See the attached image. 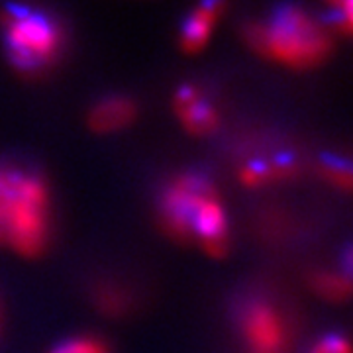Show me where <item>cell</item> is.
Segmentation results:
<instances>
[{
	"mask_svg": "<svg viewBox=\"0 0 353 353\" xmlns=\"http://www.w3.org/2000/svg\"><path fill=\"white\" fill-rule=\"evenodd\" d=\"M159 224L176 241L194 243L210 257L230 250V224L220 194L206 176L185 173L175 176L161 192Z\"/></svg>",
	"mask_w": 353,
	"mask_h": 353,
	"instance_id": "1",
	"label": "cell"
},
{
	"mask_svg": "<svg viewBox=\"0 0 353 353\" xmlns=\"http://www.w3.org/2000/svg\"><path fill=\"white\" fill-rule=\"evenodd\" d=\"M51 196L46 179L24 165H0V245L39 257L50 243Z\"/></svg>",
	"mask_w": 353,
	"mask_h": 353,
	"instance_id": "2",
	"label": "cell"
},
{
	"mask_svg": "<svg viewBox=\"0 0 353 353\" xmlns=\"http://www.w3.org/2000/svg\"><path fill=\"white\" fill-rule=\"evenodd\" d=\"M243 39L255 53L299 71L322 63L332 50L326 26L289 2L277 6L265 22H250Z\"/></svg>",
	"mask_w": 353,
	"mask_h": 353,
	"instance_id": "3",
	"label": "cell"
},
{
	"mask_svg": "<svg viewBox=\"0 0 353 353\" xmlns=\"http://www.w3.org/2000/svg\"><path fill=\"white\" fill-rule=\"evenodd\" d=\"M4 48L18 73L38 75L48 71L63 51V30L51 16L22 4H10L0 16Z\"/></svg>",
	"mask_w": 353,
	"mask_h": 353,
	"instance_id": "4",
	"label": "cell"
},
{
	"mask_svg": "<svg viewBox=\"0 0 353 353\" xmlns=\"http://www.w3.org/2000/svg\"><path fill=\"white\" fill-rule=\"evenodd\" d=\"M241 334L250 353H285L289 330L283 314L267 301H252L241 312Z\"/></svg>",
	"mask_w": 353,
	"mask_h": 353,
	"instance_id": "5",
	"label": "cell"
},
{
	"mask_svg": "<svg viewBox=\"0 0 353 353\" xmlns=\"http://www.w3.org/2000/svg\"><path fill=\"white\" fill-rule=\"evenodd\" d=\"M173 112L190 136H210L220 126V112L216 104L192 83L181 85L175 90Z\"/></svg>",
	"mask_w": 353,
	"mask_h": 353,
	"instance_id": "6",
	"label": "cell"
},
{
	"mask_svg": "<svg viewBox=\"0 0 353 353\" xmlns=\"http://www.w3.org/2000/svg\"><path fill=\"white\" fill-rule=\"evenodd\" d=\"M226 8V0H201L181 26L179 46L187 55H194L206 48L214 32L216 22Z\"/></svg>",
	"mask_w": 353,
	"mask_h": 353,
	"instance_id": "7",
	"label": "cell"
},
{
	"mask_svg": "<svg viewBox=\"0 0 353 353\" xmlns=\"http://www.w3.org/2000/svg\"><path fill=\"white\" fill-rule=\"evenodd\" d=\"M136 118L138 104L128 97L112 94L94 102L87 116V124L94 134H116L126 130Z\"/></svg>",
	"mask_w": 353,
	"mask_h": 353,
	"instance_id": "8",
	"label": "cell"
},
{
	"mask_svg": "<svg viewBox=\"0 0 353 353\" xmlns=\"http://www.w3.org/2000/svg\"><path fill=\"white\" fill-rule=\"evenodd\" d=\"M299 163L296 157L292 153H277L271 157H259V159H252L245 165H241L238 171V179L243 187L250 189H259L269 183H277V181H285L296 173Z\"/></svg>",
	"mask_w": 353,
	"mask_h": 353,
	"instance_id": "9",
	"label": "cell"
},
{
	"mask_svg": "<svg viewBox=\"0 0 353 353\" xmlns=\"http://www.w3.org/2000/svg\"><path fill=\"white\" fill-rule=\"evenodd\" d=\"M312 289L332 303H341L350 299L353 294V281L345 277L341 271L330 273V271H320L312 277Z\"/></svg>",
	"mask_w": 353,
	"mask_h": 353,
	"instance_id": "10",
	"label": "cell"
},
{
	"mask_svg": "<svg viewBox=\"0 0 353 353\" xmlns=\"http://www.w3.org/2000/svg\"><path fill=\"white\" fill-rule=\"evenodd\" d=\"M320 171L330 183L341 189L353 190V159L341 157L336 153H324L320 157Z\"/></svg>",
	"mask_w": 353,
	"mask_h": 353,
	"instance_id": "11",
	"label": "cell"
},
{
	"mask_svg": "<svg viewBox=\"0 0 353 353\" xmlns=\"http://www.w3.org/2000/svg\"><path fill=\"white\" fill-rule=\"evenodd\" d=\"M326 4L328 14L322 24L353 36V0H326Z\"/></svg>",
	"mask_w": 353,
	"mask_h": 353,
	"instance_id": "12",
	"label": "cell"
},
{
	"mask_svg": "<svg viewBox=\"0 0 353 353\" xmlns=\"http://www.w3.org/2000/svg\"><path fill=\"white\" fill-rule=\"evenodd\" d=\"M50 353H110L108 345L99 338H71L61 341Z\"/></svg>",
	"mask_w": 353,
	"mask_h": 353,
	"instance_id": "13",
	"label": "cell"
},
{
	"mask_svg": "<svg viewBox=\"0 0 353 353\" xmlns=\"http://www.w3.org/2000/svg\"><path fill=\"white\" fill-rule=\"evenodd\" d=\"M310 353H353V345L347 336L330 332L316 341Z\"/></svg>",
	"mask_w": 353,
	"mask_h": 353,
	"instance_id": "14",
	"label": "cell"
},
{
	"mask_svg": "<svg viewBox=\"0 0 353 353\" xmlns=\"http://www.w3.org/2000/svg\"><path fill=\"white\" fill-rule=\"evenodd\" d=\"M341 273L353 281V243H350V245L345 248V252H343V259H341Z\"/></svg>",
	"mask_w": 353,
	"mask_h": 353,
	"instance_id": "15",
	"label": "cell"
}]
</instances>
